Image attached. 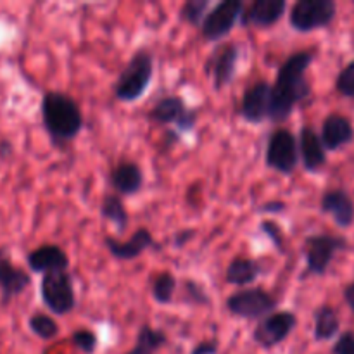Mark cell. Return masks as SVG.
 I'll use <instances>...</instances> for the list:
<instances>
[{"label":"cell","mask_w":354,"mask_h":354,"mask_svg":"<svg viewBox=\"0 0 354 354\" xmlns=\"http://www.w3.org/2000/svg\"><path fill=\"white\" fill-rule=\"evenodd\" d=\"M28 327L33 332L37 337H40L41 341H52L59 335L61 328H59V324L50 317V315L45 313H33L30 318H28Z\"/></svg>","instance_id":"cell-27"},{"label":"cell","mask_w":354,"mask_h":354,"mask_svg":"<svg viewBox=\"0 0 354 354\" xmlns=\"http://www.w3.org/2000/svg\"><path fill=\"white\" fill-rule=\"evenodd\" d=\"M12 152V145L7 140H0V158H9Z\"/></svg>","instance_id":"cell-39"},{"label":"cell","mask_w":354,"mask_h":354,"mask_svg":"<svg viewBox=\"0 0 354 354\" xmlns=\"http://www.w3.org/2000/svg\"><path fill=\"white\" fill-rule=\"evenodd\" d=\"M297 151L306 171L317 173L327 162V151H325L322 138L311 127H303L297 137Z\"/></svg>","instance_id":"cell-18"},{"label":"cell","mask_w":354,"mask_h":354,"mask_svg":"<svg viewBox=\"0 0 354 354\" xmlns=\"http://www.w3.org/2000/svg\"><path fill=\"white\" fill-rule=\"evenodd\" d=\"M40 297L47 310L52 311V315L64 317L71 313L76 308L75 283H73L71 273L68 270L45 273L40 280Z\"/></svg>","instance_id":"cell-4"},{"label":"cell","mask_w":354,"mask_h":354,"mask_svg":"<svg viewBox=\"0 0 354 354\" xmlns=\"http://www.w3.org/2000/svg\"><path fill=\"white\" fill-rule=\"evenodd\" d=\"M104 245L118 261H131L144 254L147 249L154 248L156 242L149 228H137L128 241L114 237H104Z\"/></svg>","instance_id":"cell-16"},{"label":"cell","mask_w":354,"mask_h":354,"mask_svg":"<svg viewBox=\"0 0 354 354\" xmlns=\"http://www.w3.org/2000/svg\"><path fill=\"white\" fill-rule=\"evenodd\" d=\"M197 118H199L197 111L190 109L180 95L161 97L149 111V120L152 123L161 124V127L173 124L176 131H183V133H189L196 128Z\"/></svg>","instance_id":"cell-8"},{"label":"cell","mask_w":354,"mask_h":354,"mask_svg":"<svg viewBox=\"0 0 354 354\" xmlns=\"http://www.w3.org/2000/svg\"><path fill=\"white\" fill-rule=\"evenodd\" d=\"M162 142H165L166 149L173 147V145L176 144V142H180V133L176 130H166L165 131V138H162Z\"/></svg>","instance_id":"cell-37"},{"label":"cell","mask_w":354,"mask_h":354,"mask_svg":"<svg viewBox=\"0 0 354 354\" xmlns=\"http://www.w3.org/2000/svg\"><path fill=\"white\" fill-rule=\"evenodd\" d=\"M322 144L325 151H339L344 145L351 144L354 138V127L346 116L332 113L325 118L322 124Z\"/></svg>","instance_id":"cell-21"},{"label":"cell","mask_w":354,"mask_h":354,"mask_svg":"<svg viewBox=\"0 0 354 354\" xmlns=\"http://www.w3.org/2000/svg\"><path fill=\"white\" fill-rule=\"evenodd\" d=\"M270 97H272V83L266 80L252 83L245 88L241 100V116L248 123L259 124L270 118Z\"/></svg>","instance_id":"cell-13"},{"label":"cell","mask_w":354,"mask_h":354,"mask_svg":"<svg viewBox=\"0 0 354 354\" xmlns=\"http://www.w3.org/2000/svg\"><path fill=\"white\" fill-rule=\"evenodd\" d=\"M287 207L286 203H282V201H270V203H265L261 204V206L258 207L259 213H283Z\"/></svg>","instance_id":"cell-35"},{"label":"cell","mask_w":354,"mask_h":354,"mask_svg":"<svg viewBox=\"0 0 354 354\" xmlns=\"http://www.w3.org/2000/svg\"><path fill=\"white\" fill-rule=\"evenodd\" d=\"M322 213L330 214L335 225L341 228H349L354 223V203L346 190L332 189L322 196Z\"/></svg>","instance_id":"cell-20"},{"label":"cell","mask_w":354,"mask_h":354,"mask_svg":"<svg viewBox=\"0 0 354 354\" xmlns=\"http://www.w3.org/2000/svg\"><path fill=\"white\" fill-rule=\"evenodd\" d=\"M41 121L52 145L62 149L75 140L83 130V113L71 95L57 90L45 92L41 97Z\"/></svg>","instance_id":"cell-2"},{"label":"cell","mask_w":354,"mask_h":354,"mask_svg":"<svg viewBox=\"0 0 354 354\" xmlns=\"http://www.w3.org/2000/svg\"><path fill=\"white\" fill-rule=\"evenodd\" d=\"M335 88L341 95L354 99V61L349 62L335 80Z\"/></svg>","instance_id":"cell-31"},{"label":"cell","mask_w":354,"mask_h":354,"mask_svg":"<svg viewBox=\"0 0 354 354\" xmlns=\"http://www.w3.org/2000/svg\"><path fill=\"white\" fill-rule=\"evenodd\" d=\"M259 275H261V265L258 261L251 258H244V256H237V258L228 263L225 279L230 286L245 289L251 283H254Z\"/></svg>","instance_id":"cell-22"},{"label":"cell","mask_w":354,"mask_h":354,"mask_svg":"<svg viewBox=\"0 0 354 354\" xmlns=\"http://www.w3.org/2000/svg\"><path fill=\"white\" fill-rule=\"evenodd\" d=\"M166 342H168V337L161 328H154L152 325L145 324L138 328L137 342H135L133 348L124 354H154L161 348H165Z\"/></svg>","instance_id":"cell-24"},{"label":"cell","mask_w":354,"mask_h":354,"mask_svg":"<svg viewBox=\"0 0 354 354\" xmlns=\"http://www.w3.org/2000/svg\"><path fill=\"white\" fill-rule=\"evenodd\" d=\"M30 286V273L14 265L7 249L0 248V292H2V303L7 304L14 297L21 296Z\"/></svg>","instance_id":"cell-15"},{"label":"cell","mask_w":354,"mask_h":354,"mask_svg":"<svg viewBox=\"0 0 354 354\" xmlns=\"http://www.w3.org/2000/svg\"><path fill=\"white\" fill-rule=\"evenodd\" d=\"M297 327V317L290 311H273L261 318L252 332V339L263 349H273L282 344Z\"/></svg>","instance_id":"cell-11"},{"label":"cell","mask_w":354,"mask_h":354,"mask_svg":"<svg viewBox=\"0 0 354 354\" xmlns=\"http://www.w3.org/2000/svg\"><path fill=\"white\" fill-rule=\"evenodd\" d=\"M266 166L280 175H292L299 165L297 138L287 128H277L268 138L265 154Z\"/></svg>","instance_id":"cell-7"},{"label":"cell","mask_w":354,"mask_h":354,"mask_svg":"<svg viewBox=\"0 0 354 354\" xmlns=\"http://www.w3.org/2000/svg\"><path fill=\"white\" fill-rule=\"evenodd\" d=\"M26 263L31 272L45 275L52 272H66L69 268V256L59 245L44 244L28 252Z\"/></svg>","instance_id":"cell-17"},{"label":"cell","mask_w":354,"mask_h":354,"mask_svg":"<svg viewBox=\"0 0 354 354\" xmlns=\"http://www.w3.org/2000/svg\"><path fill=\"white\" fill-rule=\"evenodd\" d=\"M109 185L113 187L116 196H135L144 187V171L137 162L121 161L111 169Z\"/></svg>","instance_id":"cell-19"},{"label":"cell","mask_w":354,"mask_h":354,"mask_svg":"<svg viewBox=\"0 0 354 354\" xmlns=\"http://www.w3.org/2000/svg\"><path fill=\"white\" fill-rule=\"evenodd\" d=\"M183 287H185L187 299H189L190 303L209 304V297L206 296L204 289L197 282H194V280H185V282H183Z\"/></svg>","instance_id":"cell-32"},{"label":"cell","mask_w":354,"mask_h":354,"mask_svg":"<svg viewBox=\"0 0 354 354\" xmlns=\"http://www.w3.org/2000/svg\"><path fill=\"white\" fill-rule=\"evenodd\" d=\"M344 301L349 306V310L354 313V282L349 283V286L344 289Z\"/></svg>","instance_id":"cell-38"},{"label":"cell","mask_w":354,"mask_h":354,"mask_svg":"<svg viewBox=\"0 0 354 354\" xmlns=\"http://www.w3.org/2000/svg\"><path fill=\"white\" fill-rule=\"evenodd\" d=\"M239 50L237 44H221L211 52V55L207 57V61L204 62V75L209 76L213 80V88L223 90L228 83H232V80L235 78V73H237V64H239Z\"/></svg>","instance_id":"cell-12"},{"label":"cell","mask_w":354,"mask_h":354,"mask_svg":"<svg viewBox=\"0 0 354 354\" xmlns=\"http://www.w3.org/2000/svg\"><path fill=\"white\" fill-rule=\"evenodd\" d=\"M71 344L83 354H93L99 348V337L88 328H78L71 334Z\"/></svg>","instance_id":"cell-29"},{"label":"cell","mask_w":354,"mask_h":354,"mask_svg":"<svg viewBox=\"0 0 354 354\" xmlns=\"http://www.w3.org/2000/svg\"><path fill=\"white\" fill-rule=\"evenodd\" d=\"M315 318V341L324 342L330 341L341 330V320H339L337 311L334 310L328 304H324V306L318 308L313 315Z\"/></svg>","instance_id":"cell-23"},{"label":"cell","mask_w":354,"mask_h":354,"mask_svg":"<svg viewBox=\"0 0 354 354\" xmlns=\"http://www.w3.org/2000/svg\"><path fill=\"white\" fill-rule=\"evenodd\" d=\"M218 353V341L209 339V341H203L199 344L194 346L190 354H216Z\"/></svg>","instance_id":"cell-34"},{"label":"cell","mask_w":354,"mask_h":354,"mask_svg":"<svg viewBox=\"0 0 354 354\" xmlns=\"http://www.w3.org/2000/svg\"><path fill=\"white\" fill-rule=\"evenodd\" d=\"M332 354H354V332L348 330L337 339L332 348Z\"/></svg>","instance_id":"cell-33"},{"label":"cell","mask_w":354,"mask_h":354,"mask_svg":"<svg viewBox=\"0 0 354 354\" xmlns=\"http://www.w3.org/2000/svg\"><path fill=\"white\" fill-rule=\"evenodd\" d=\"M348 248V242L342 237H334L328 234L310 235L304 241V258L306 270L311 275H325L332 259L341 249Z\"/></svg>","instance_id":"cell-10"},{"label":"cell","mask_w":354,"mask_h":354,"mask_svg":"<svg viewBox=\"0 0 354 354\" xmlns=\"http://www.w3.org/2000/svg\"><path fill=\"white\" fill-rule=\"evenodd\" d=\"M152 76H154V55L147 48H140L121 69L113 88L114 97L120 102H135L147 92Z\"/></svg>","instance_id":"cell-3"},{"label":"cell","mask_w":354,"mask_h":354,"mask_svg":"<svg viewBox=\"0 0 354 354\" xmlns=\"http://www.w3.org/2000/svg\"><path fill=\"white\" fill-rule=\"evenodd\" d=\"M286 0H254L251 6L244 7L239 23L244 28H272L286 16Z\"/></svg>","instance_id":"cell-14"},{"label":"cell","mask_w":354,"mask_h":354,"mask_svg":"<svg viewBox=\"0 0 354 354\" xmlns=\"http://www.w3.org/2000/svg\"><path fill=\"white\" fill-rule=\"evenodd\" d=\"M209 0H187L180 9V19L190 26H201L204 16L209 12Z\"/></svg>","instance_id":"cell-28"},{"label":"cell","mask_w":354,"mask_h":354,"mask_svg":"<svg viewBox=\"0 0 354 354\" xmlns=\"http://www.w3.org/2000/svg\"><path fill=\"white\" fill-rule=\"evenodd\" d=\"M315 61L313 52L301 50L283 61L272 85L270 97V118L275 123H283L292 116L296 106L311 95V83L308 82V68Z\"/></svg>","instance_id":"cell-1"},{"label":"cell","mask_w":354,"mask_h":354,"mask_svg":"<svg viewBox=\"0 0 354 354\" xmlns=\"http://www.w3.org/2000/svg\"><path fill=\"white\" fill-rule=\"evenodd\" d=\"M259 230L266 235V237L272 241V244L275 245L279 252H286V235L283 230L280 228V225L273 220H263L259 225Z\"/></svg>","instance_id":"cell-30"},{"label":"cell","mask_w":354,"mask_h":354,"mask_svg":"<svg viewBox=\"0 0 354 354\" xmlns=\"http://www.w3.org/2000/svg\"><path fill=\"white\" fill-rule=\"evenodd\" d=\"M100 214H102L104 220L111 221L116 227L118 234H124V230L128 227V221H130V216H128V211L120 196H116V194H106L102 197V203H100Z\"/></svg>","instance_id":"cell-25"},{"label":"cell","mask_w":354,"mask_h":354,"mask_svg":"<svg viewBox=\"0 0 354 354\" xmlns=\"http://www.w3.org/2000/svg\"><path fill=\"white\" fill-rule=\"evenodd\" d=\"M245 3L242 0H223L213 6L201 23V35L207 41H220L232 33L239 23Z\"/></svg>","instance_id":"cell-9"},{"label":"cell","mask_w":354,"mask_h":354,"mask_svg":"<svg viewBox=\"0 0 354 354\" xmlns=\"http://www.w3.org/2000/svg\"><path fill=\"white\" fill-rule=\"evenodd\" d=\"M178 282H176V277L171 272H161L156 275V279L152 280L151 294L154 297L156 303L159 304H169L175 297V290Z\"/></svg>","instance_id":"cell-26"},{"label":"cell","mask_w":354,"mask_h":354,"mask_svg":"<svg viewBox=\"0 0 354 354\" xmlns=\"http://www.w3.org/2000/svg\"><path fill=\"white\" fill-rule=\"evenodd\" d=\"M279 299L263 287H245L227 297V310L234 317L245 320H261L277 311Z\"/></svg>","instance_id":"cell-5"},{"label":"cell","mask_w":354,"mask_h":354,"mask_svg":"<svg viewBox=\"0 0 354 354\" xmlns=\"http://www.w3.org/2000/svg\"><path fill=\"white\" fill-rule=\"evenodd\" d=\"M337 14L334 0H297L289 14V24L299 33L330 26Z\"/></svg>","instance_id":"cell-6"},{"label":"cell","mask_w":354,"mask_h":354,"mask_svg":"<svg viewBox=\"0 0 354 354\" xmlns=\"http://www.w3.org/2000/svg\"><path fill=\"white\" fill-rule=\"evenodd\" d=\"M194 234H196V232H194V230H182V232H178V234H175V239H173V244H175L176 248H183V245H185L187 242H189L190 239L194 237Z\"/></svg>","instance_id":"cell-36"}]
</instances>
